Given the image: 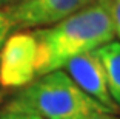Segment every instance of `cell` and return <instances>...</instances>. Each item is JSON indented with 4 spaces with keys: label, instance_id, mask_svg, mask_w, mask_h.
Listing matches in <instances>:
<instances>
[{
    "label": "cell",
    "instance_id": "obj_1",
    "mask_svg": "<svg viewBox=\"0 0 120 119\" xmlns=\"http://www.w3.org/2000/svg\"><path fill=\"white\" fill-rule=\"evenodd\" d=\"M32 34L39 45L37 77L62 70L72 57L116 40L112 20L103 0H95L51 26L34 29Z\"/></svg>",
    "mask_w": 120,
    "mask_h": 119
},
{
    "label": "cell",
    "instance_id": "obj_2",
    "mask_svg": "<svg viewBox=\"0 0 120 119\" xmlns=\"http://www.w3.org/2000/svg\"><path fill=\"white\" fill-rule=\"evenodd\" d=\"M9 105L42 119H83L92 111L103 110L63 70L35 77L19 90Z\"/></svg>",
    "mask_w": 120,
    "mask_h": 119
},
{
    "label": "cell",
    "instance_id": "obj_3",
    "mask_svg": "<svg viewBox=\"0 0 120 119\" xmlns=\"http://www.w3.org/2000/svg\"><path fill=\"white\" fill-rule=\"evenodd\" d=\"M39 45L32 33L14 31L0 48V87L23 88L37 77Z\"/></svg>",
    "mask_w": 120,
    "mask_h": 119
},
{
    "label": "cell",
    "instance_id": "obj_4",
    "mask_svg": "<svg viewBox=\"0 0 120 119\" xmlns=\"http://www.w3.org/2000/svg\"><path fill=\"white\" fill-rule=\"evenodd\" d=\"M95 0H11L3 8L12 31L39 29L57 23Z\"/></svg>",
    "mask_w": 120,
    "mask_h": 119
},
{
    "label": "cell",
    "instance_id": "obj_5",
    "mask_svg": "<svg viewBox=\"0 0 120 119\" xmlns=\"http://www.w3.org/2000/svg\"><path fill=\"white\" fill-rule=\"evenodd\" d=\"M62 70L77 84V87L82 91H85L91 99H94L105 111L112 115L120 113L119 107L109 94L105 68L95 51L72 57L65 63Z\"/></svg>",
    "mask_w": 120,
    "mask_h": 119
},
{
    "label": "cell",
    "instance_id": "obj_6",
    "mask_svg": "<svg viewBox=\"0 0 120 119\" xmlns=\"http://www.w3.org/2000/svg\"><path fill=\"white\" fill-rule=\"evenodd\" d=\"M95 53L105 68L109 94L120 110V42L112 40L95 49Z\"/></svg>",
    "mask_w": 120,
    "mask_h": 119
},
{
    "label": "cell",
    "instance_id": "obj_7",
    "mask_svg": "<svg viewBox=\"0 0 120 119\" xmlns=\"http://www.w3.org/2000/svg\"><path fill=\"white\" fill-rule=\"evenodd\" d=\"M103 2L109 11L114 31H116V37L120 39V0H103Z\"/></svg>",
    "mask_w": 120,
    "mask_h": 119
},
{
    "label": "cell",
    "instance_id": "obj_8",
    "mask_svg": "<svg viewBox=\"0 0 120 119\" xmlns=\"http://www.w3.org/2000/svg\"><path fill=\"white\" fill-rule=\"evenodd\" d=\"M0 119H28V113L15 108L12 105H8L0 111Z\"/></svg>",
    "mask_w": 120,
    "mask_h": 119
},
{
    "label": "cell",
    "instance_id": "obj_9",
    "mask_svg": "<svg viewBox=\"0 0 120 119\" xmlns=\"http://www.w3.org/2000/svg\"><path fill=\"white\" fill-rule=\"evenodd\" d=\"M12 33V29H11V23L9 20H8L6 14H5L3 9H0V48H2V45H3V42L6 40V37Z\"/></svg>",
    "mask_w": 120,
    "mask_h": 119
},
{
    "label": "cell",
    "instance_id": "obj_10",
    "mask_svg": "<svg viewBox=\"0 0 120 119\" xmlns=\"http://www.w3.org/2000/svg\"><path fill=\"white\" fill-rule=\"evenodd\" d=\"M83 119H120V118H117V115H112V113L103 111V110H97V111L89 113Z\"/></svg>",
    "mask_w": 120,
    "mask_h": 119
},
{
    "label": "cell",
    "instance_id": "obj_11",
    "mask_svg": "<svg viewBox=\"0 0 120 119\" xmlns=\"http://www.w3.org/2000/svg\"><path fill=\"white\" fill-rule=\"evenodd\" d=\"M9 2H11V0H0V9H3V8L9 3Z\"/></svg>",
    "mask_w": 120,
    "mask_h": 119
},
{
    "label": "cell",
    "instance_id": "obj_12",
    "mask_svg": "<svg viewBox=\"0 0 120 119\" xmlns=\"http://www.w3.org/2000/svg\"><path fill=\"white\" fill-rule=\"evenodd\" d=\"M26 113H28V111H26ZM28 119H42V118H39V116L32 115V113H28Z\"/></svg>",
    "mask_w": 120,
    "mask_h": 119
},
{
    "label": "cell",
    "instance_id": "obj_13",
    "mask_svg": "<svg viewBox=\"0 0 120 119\" xmlns=\"http://www.w3.org/2000/svg\"><path fill=\"white\" fill-rule=\"evenodd\" d=\"M2 99H3V88L0 87V102H2Z\"/></svg>",
    "mask_w": 120,
    "mask_h": 119
}]
</instances>
